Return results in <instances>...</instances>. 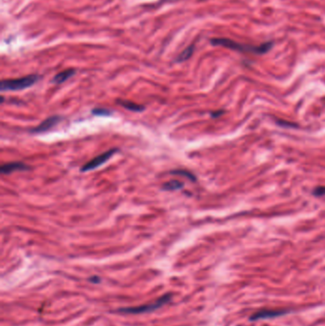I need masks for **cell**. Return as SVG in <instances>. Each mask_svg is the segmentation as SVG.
Segmentation results:
<instances>
[{"instance_id": "1", "label": "cell", "mask_w": 325, "mask_h": 326, "mask_svg": "<svg viewBox=\"0 0 325 326\" xmlns=\"http://www.w3.org/2000/svg\"><path fill=\"white\" fill-rule=\"evenodd\" d=\"M210 42L213 46H221L230 50H234L241 53H248V54H254V55H264L268 53L272 49L273 44L272 41L262 43L260 45H249V44H243L239 43L235 40L229 39V38H212Z\"/></svg>"}, {"instance_id": "2", "label": "cell", "mask_w": 325, "mask_h": 326, "mask_svg": "<svg viewBox=\"0 0 325 326\" xmlns=\"http://www.w3.org/2000/svg\"><path fill=\"white\" fill-rule=\"evenodd\" d=\"M38 80L39 76L37 74H29L15 79H4L0 83V90L2 92L20 91L35 85Z\"/></svg>"}, {"instance_id": "3", "label": "cell", "mask_w": 325, "mask_h": 326, "mask_svg": "<svg viewBox=\"0 0 325 326\" xmlns=\"http://www.w3.org/2000/svg\"><path fill=\"white\" fill-rule=\"evenodd\" d=\"M172 299V294H165L162 297L157 298L154 302L142 305V306H136V307H124L119 308L116 311L121 314H129V315H138V314H144V313H150L155 311L156 309H159L166 303H168Z\"/></svg>"}, {"instance_id": "4", "label": "cell", "mask_w": 325, "mask_h": 326, "mask_svg": "<svg viewBox=\"0 0 325 326\" xmlns=\"http://www.w3.org/2000/svg\"><path fill=\"white\" fill-rule=\"evenodd\" d=\"M117 152H118L117 149H111V150L99 155L97 157L93 158L92 160H90L89 162H87L85 165L81 167L80 171L81 172H88V171H92L98 168L99 166H101L102 164H104L106 161H108Z\"/></svg>"}, {"instance_id": "5", "label": "cell", "mask_w": 325, "mask_h": 326, "mask_svg": "<svg viewBox=\"0 0 325 326\" xmlns=\"http://www.w3.org/2000/svg\"><path fill=\"white\" fill-rule=\"evenodd\" d=\"M288 311L285 309H263L260 311L253 314L250 317V321H260V320H267V319H274L277 317H281L285 314H287Z\"/></svg>"}, {"instance_id": "6", "label": "cell", "mask_w": 325, "mask_h": 326, "mask_svg": "<svg viewBox=\"0 0 325 326\" xmlns=\"http://www.w3.org/2000/svg\"><path fill=\"white\" fill-rule=\"evenodd\" d=\"M60 120H61V117L59 115L50 116V117L46 118L45 120H43L42 122L37 127L32 129L31 132L32 133H35V134L47 132V131H49L50 129H52L54 126H56Z\"/></svg>"}, {"instance_id": "7", "label": "cell", "mask_w": 325, "mask_h": 326, "mask_svg": "<svg viewBox=\"0 0 325 326\" xmlns=\"http://www.w3.org/2000/svg\"><path fill=\"white\" fill-rule=\"evenodd\" d=\"M29 169H30V167L23 162H10V163L4 164L1 167V173L4 175H8V174H12L16 171H26Z\"/></svg>"}, {"instance_id": "8", "label": "cell", "mask_w": 325, "mask_h": 326, "mask_svg": "<svg viewBox=\"0 0 325 326\" xmlns=\"http://www.w3.org/2000/svg\"><path fill=\"white\" fill-rule=\"evenodd\" d=\"M74 73H75L74 69H67L65 71L60 72L53 78V82L56 84H61L67 81L69 78H71L72 75H74Z\"/></svg>"}, {"instance_id": "9", "label": "cell", "mask_w": 325, "mask_h": 326, "mask_svg": "<svg viewBox=\"0 0 325 326\" xmlns=\"http://www.w3.org/2000/svg\"><path fill=\"white\" fill-rule=\"evenodd\" d=\"M116 102H117V104L121 105L122 107H124L125 109H127L129 111H132V112H143L145 110V107L144 106L140 105V104H137V103L132 102V101H128V100H116Z\"/></svg>"}, {"instance_id": "10", "label": "cell", "mask_w": 325, "mask_h": 326, "mask_svg": "<svg viewBox=\"0 0 325 326\" xmlns=\"http://www.w3.org/2000/svg\"><path fill=\"white\" fill-rule=\"evenodd\" d=\"M194 51H195V45H194V44L188 46V47L184 50L183 52H181V53L180 54V56L177 58V62H183V61L188 60L190 57L193 56Z\"/></svg>"}, {"instance_id": "11", "label": "cell", "mask_w": 325, "mask_h": 326, "mask_svg": "<svg viewBox=\"0 0 325 326\" xmlns=\"http://www.w3.org/2000/svg\"><path fill=\"white\" fill-rule=\"evenodd\" d=\"M183 188V183L180 181H170L162 185V189L165 191H178Z\"/></svg>"}, {"instance_id": "12", "label": "cell", "mask_w": 325, "mask_h": 326, "mask_svg": "<svg viewBox=\"0 0 325 326\" xmlns=\"http://www.w3.org/2000/svg\"><path fill=\"white\" fill-rule=\"evenodd\" d=\"M170 174H171V175H175V176H182V177L187 178L188 180H190V181H197V180H196V177H195L191 172H189V171L174 170L171 171Z\"/></svg>"}, {"instance_id": "13", "label": "cell", "mask_w": 325, "mask_h": 326, "mask_svg": "<svg viewBox=\"0 0 325 326\" xmlns=\"http://www.w3.org/2000/svg\"><path fill=\"white\" fill-rule=\"evenodd\" d=\"M93 113L96 114V115H104V116H107V115H111L112 112L110 110H108V109L97 108V109H94Z\"/></svg>"}, {"instance_id": "14", "label": "cell", "mask_w": 325, "mask_h": 326, "mask_svg": "<svg viewBox=\"0 0 325 326\" xmlns=\"http://www.w3.org/2000/svg\"><path fill=\"white\" fill-rule=\"evenodd\" d=\"M313 194L317 197H322V196H325V187L324 186H320V187H317L314 191H313Z\"/></svg>"}, {"instance_id": "15", "label": "cell", "mask_w": 325, "mask_h": 326, "mask_svg": "<svg viewBox=\"0 0 325 326\" xmlns=\"http://www.w3.org/2000/svg\"><path fill=\"white\" fill-rule=\"evenodd\" d=\"M223 113V111H219V112H216V113H212V116L213 117H217V116H219L220 114H222Z\"/></svg>"}]
</instances>
